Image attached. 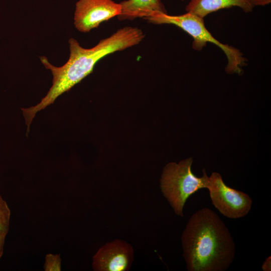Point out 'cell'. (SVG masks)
I'll return each mask as SVG.
<instances>
[{"label":"cell","mask_w":271,"mask_h":271,"mask_svg":"<svg viewBox=\"0 0 271 271\" xmlns=\"http://www.w3.org/2000/svg\"><path fill=\"white\" fill-rule=\"evenodd\" d=\"M252 5L255 6H264L270 3L271 0H250Z\"/></svg>","instance_id":"4fadbf2b"},{"label":"cell","mask_w":271,"mask_h":271,"mask_svg":"<svg viewBox=\"0 0 271 271\" xmlns=\"http://www.w3.org/2000/svg\"><path fill=\"white\" fill-rule=\"evenodd\" d=\"M145 38L142 30L127 26L118 29L109 37L101 40L93 47H81L73 38L69 40L70 55L66 63L60 67L51 64L47 58L40 57L46 68L53 75L52 86L40 102L34 106L22 108L27 130L36 113L52 104L56 98L69 91L93 70L96 64L103 57L139 44Z\"/></svg>","instance_id":"6da1fadb"},{"label":"cell","mask_w":271,"mask_h":271,"mask_svg":"<svg viewBox=\"0 0 271 271\" xmlns=\"http://www.w3.org/2000/svg\"><path fill=\"white\" fill-rule=\"evenodd\" d=\"M188 271H224L232 262L235 243L218 215L208 208L194 213L181 236Z\"/></svg>","instance_id":"7a4b0ae2"},{"label":"cell","mask_w":271,"mask_h":271,"mask_svg":"<svg viewBox=\"0 0 271 271\" xmlns=\"http://www.w3.org/2000/svg\"><path fill=\"white\" fill-rule=\"evenodd\" d=\"M11 214L7 202L0 195V259L3 254L5 238L9 229Z\"/></svg>","instance_id":"30bf717a"},{"label":"cell","mask_w":271,"mask_h":271,"mask_svg":"<svg viewBox=\"0 0 271 271\" xmlns=\"http://www.w3.org/2000/svg\"><path fill=\"white\" fill-rule=\"evenodd\" d=\"M119 3L121 13L117 17L120 21L145 19L155 12L167 13L161 0H125Z\"/></svg>","instance_id":"9c48e42d"},{"label":"cell","mask_w":271,"mask_h":271,"mask_svg":"<svg viewBox=\"0 0 271 271\" xmlns=\"http://www.w3.org/2000/svg\"><path fill=\"white\" fill-rule=\"evenodd\" d=\"M181 1H183V0H181Z\"/></svg>","instance_id":"5bb4252c"},{"label":"cell","mask_w":271,"mask_h":271,"mask_svg":"<svg viewBox=\"0 0 271 271\" xmlns=\"http://www.w3.org/2000/svg\"><path fill=\"white\" fill-rule=\"evenodd\" d=\"M261 268L263 271L271 270V256H269L266 258L262 264Z\"/></svg>","instance_id":"7c38bea8"},{"label":"cell","mask_w":271,"mask_h":271,"mask_svg":"<svg viewBox=\"0 0 271 271\" xmlns=\"http://www.w3.org/2000/svg\"><path fill=\"white\" fill-rule=\"evenodd\" d=\"M145 20L155 24H172L181 28L193 38L192 47L194 50H201L208 43L216 45L226 56V71L230 74L242 73V68L247 62L243 54L235 47L223 44L216 39L206 29L203 18L190 12L174 16L155 12Z\"/></svg>","instance_id":"3957f363"},{"label":"cell","mask_w":271,"mask_h":271,"mask_svg":"<svg viewBox=\"0 0 271 271\" xmlns=\"http://www.w3.org/2000/svg\"><path fill=\"white\" fill-rule=\"evenodd\" d=\"M192 158L178 164L170 163L164 168L160 180L162 193L175 213L183 216V208L187 199L198 190L207 188L208 177L205 169L203 175L197 177L191 171Z\"/></svg>","instance_id":"277c9868"},{"label":"cell","mask_w":271,"mask_h":271,"mask_svg":"<svg viewBox=\"0 0 271 271\" xmlns=\"http://www.w3.org/2000/svg\"><path fill=\"white\" fill-rule=\"evenodd\" d=\"M120 3L113 0H79L76 4L74 24L77 30L87 33L121 13Z\"/></svg>","instance_id":"8992f818"},{"label":"cell","mask_w":271,"mask_h":271,"mask_svg":"<svg viewBox=\"0 0 271 271\" xmlns=\"http://www.w3.org/2000/svg\"><path fill=\"white\" fill-rule=\"evenodd\" d=\"M132 247L125 241L115 240L101 247L93 257L96 271H125L133 260Z\"/></svg>","instance_id":"52a82bcc"},{"label":"cell","mask_w":271,"mask_h":271,"mask_svg":"<svg viewBox=\"0 0 271 271\" xmlns=\"http://www.w3.org/2000/svg\"><path fill=\"white\" fill-rule=\"evenodd\" d=\"M233 7L245 12H250L254 8L250 0H190L186 11L203 19L213 12Z\"/></svg>","instance_id":"ba28073f"},{"label":"cell","mask_w":271,"mask_h":271,"mask_svg":"<svg viewBox=\"0 0 271 271\" xmlns=\"http://www.w3.org/2000/svg\"><path fill=\"white\" fill-rule=\"evenodd\" d=\"M214 206L224 216L236 219L245 216L250 211L252 200L246 193L227 186L221 176L213 172L207 187Z\"/></svg>","instance_id":"5b68a950"},{"label":"cell","mask_w":271,"mask_h":271,"mask_svg":"<svg viewBox=\"0 0 271 271\" xmlns=\"http://www.w3.org/2000/svg\"><path fill=\"white\" fill-rule=\"evenodd\" d=\"M44 268L45 271H60L61 259L60 254H47L45 257Z\"/></svg>","instance_id":"8fae6325"}]
</instances>
